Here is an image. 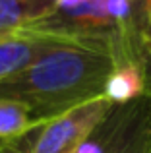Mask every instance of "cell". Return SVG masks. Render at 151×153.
<instances>
[{
  "instance_id": "12",
  "label": "cell",
  "mask_w": 151,
  "mask_h": 153,
  "mask_svg": "<svg viewBox=\"0 0 151 153\" xmlns=\"http://www.w3.org/2000/svg\"><path fill=\"white\" fill-rule=\"evenodd\" d=\"M4 143H8V142H0V147H2V146H4Z\"/></svg>"
},
{
  "instance_id": "9",
  "label": "cell",
  "mask_w": 151,
  "mask_h": 153,
  "mask_svg": "<svg viewBox=\"0 0 151 153\" xmlns=\"http://www.w3.org/2000/svg\"><path fill=\"white\" fill-rule=\"evenodd\" d=\"M140 41H141V51H144L145 58H151V6L147 10V18H145V23H144V29H141V35H140Z\"/></svg>"
},
{
  "instance_id": "11",
  "label": "cell",
  "mask_w": 151,
  "mask_h": 153,
  "mask_svg": "<svg viewBox=\"0 0 151 153\" xmlns=\"http://www.w3.org/2000/svg\"><path fill=\"white\" fill-rule=\"evenodd\" d=\"M0 153H21V151H19V149H18V147H16L12 142H8V143H4V146H2Z\"/></svg>"
},
{
  "instance_id": "8",
  "label": "cell",
  "mask_w": 151,
  "mask_h": 153,
  "mask_svg": "<svg viewBox=\"0 0 151 153\" xmlns=\"http://www.w3.org/2000/svg\"><path fill=\"white\" fill-rule=\"evenodd\" d=\"M128 2H130V27H132V33L136 37V41L141 47L140 35H141V29H144L145 18H147V10L151 6V0H128Z\"/></svg>"
},
{
  "instance_id": "4",
  "label": "cell",
  "mask_w": 151,
  "mask_h": 153,
  "mask_svg": "<svg viewBox=\"0 0 151 153\" xmlns=\"http://www.w3.org/2000/svg\"><path fill=\"white\" fill-rule=\"evenodd\" d=\"M58 41L31 31L0 35V79L21 72Z\"/></svg>"
},
{
  "instance_id": "1",
  "label": "cell",
  "mask_w": 151,
  "mask_h": 153,
  "mask_svg": "<svg viewBox=\"0 0 151 153\" xmlns=\"http://www.w3.org/2000/svg\"><path fill=\"white\" fill-rule=\"evenodd\" d=\"M116 58L103 47L58 41L33 64L0 79V99L23 103L41 122L105 95Z\"/></svg>"
},
{
  "instance_id": "13",
  "label": "cell",
  "mask_w": 151,
  "mask_h": 153,
  "mask_svg": "<svg viewBox=\"0 0 151 153\" xmlns=\"http://www.w3.org/2000/svg\"><path fill=\"white\" fill-rule=\"evenodd\" d=\"M0 149H2V147H0Z\"/></svg>"
},
{
  "instance_id": "5",
  "label": "cell",
  "mask_w": 151,
  "mask_h": 153,
  "mask_svg": "<svg viewBox=\"0 0 151 153\" xmlns=\"http://www.w3.org/2000/svg\"><path fill=\"white\" fill-rule=\"evenodd\" d=\"M56 10V0H0V35L18 33Z\"/></svg>"
},
{
  "instance_id": "10",
  "label": "cell",
  "mask_w": 151,
  "mask_h": 153,
  "mask_svg": "<svg viewBox=\"0 0 151 153\" xmlns=\"http://www.w3.org/2000/svg\"><path fill=\"white\" fill-rule=\"evenodd\" d=\"M87 2L89 0H56V8H60V10H72V8H79Z\"/></svg>"
},
{
  "instance_id": "2",
  "label": "cell",
  "mask_w": 151,
  "mask_h": 153,
  "mask_svg": "<svg viewBox=\"0 0 151 153\" xmlns=\"http://www.w3.org/2000/svg\"><path fill=\"white\" fill-rule=\"evenodd\" d=\"M74 153H151V91L114 103Z\"/></svg>"
},
{
  "instance_id": "6",
  "label": "cell",
  "mask_w": 151,
  "mask_h": 153,
  "mask_svg": "<svg viewBox=\"0 0 151 153\" xmlns=\"http://www.w3.org/2000/svg\"><path fill=\"white\" fill-rule=\"evenodd\" d=\"M145 91V66L138 62L118 64L109 76L105 97L110 103H128Z\"/></svg>"
},
{
  "instance_id": "3",
  "label": "cell",
  "mask_w": 151,
  "mask_h": 153,
  "mask_svg": "<svg viewBox=\"0 0 151 153\" xmlns=\"http://www.w3.org/2000/svg\"><path fill=\"white\" fill-rule=\"evenodd\" d=\"M113 105L114 103L101 95L29 130L21 138L12 140V143L21 153H74Z\"/></svg>"
},
{
  "instance_id": "7",
  "label": "cell",
  "mask_w": 151,
  "mask_h": 153,
  "mask_svg": "<svg viewBox=\"0 0 151 153\" xmlns=\"http://www.w3.org/2000/svg\"><path fill=\"white\" fill-rule=\"evenodd\" d=\"M41 124L45 122L35 118L33 111L23 103L12 101V99H0V142L18 140Z\"/></svg>"
}]
</instances>
